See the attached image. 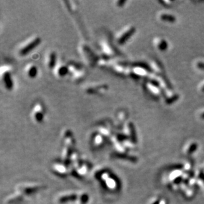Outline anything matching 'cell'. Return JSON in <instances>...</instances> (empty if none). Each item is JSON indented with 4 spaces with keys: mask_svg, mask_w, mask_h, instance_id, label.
<instances>
[{
    "mask_svg": "<svg viewBox=\"0 0 204 204\" xmlns=\"http://www.w3.org/2000/svg\"><path fill=\"white\" fill-rule=\"evenodd\" d=\"M95 176L103 182L105 187L110 191H116L120 188L119 179L108 170H101L95 173Z\"/></svg>",
    "mask_w": 204,
    "mask_h": 204,
    "instance_id": "6da1fadb",
    "label": "cell"
},
{
    "mask_svg": "<svg viewBox=\"0 0 204 204\" xmlns=\"http://www.w3.org/2000/svg\"><path fill=\"white\" fill-rule=\"evenodd\" d=\"M64 148L62 152V158L65 163H70V159L74 151L76 141L72 132L70 130H66L63 133Z\"/></svg>",
    "mask_w": 204,
    "mask_h": 204,
    "instance_id": "7a4b0ae2",
    "label": "cell"
},
{
    "mask_svg": "<svg viewBox=\"0 0 204 204\" xmlns=\"http://www.w3.org/2000/svg\"><path fill=\"white\" fill-rule=\"evenodd\" d=\"M79 51L87 65L93 66L97 64L99 58L97 57L87 44L81 43L79 46Z\"/></svg>",
    "mask_w": 204,
    "mask_h": 204,
    "instance_id": "3957f363",
    "label": "cell"
},
{
    "mask_svg": "<svg viewBox=\"0 0 204 204\" xmlns=\"http://www.w3.org/2000/svg\"><path fill=\"white\" fill-rule=\"evenodd\" d=\"M12 68L9 65H3L1 67V77L5 87L11 91L13 87V81L11 78Z\"/></svg>",
    "mask_w": 204,
    "mask_h": 204,
    "instance_id": "277c9868",
    "label": "cell"
},
{
    "mask_svg": "<svg viewBox=\"0 0 204 204\" xmlns=\"http://www.w3.org/2000/svg\"><path fill=\"white\" fill-rule=\"evenodd\" d=\"M40 42V38L39 36H34L29 38L25 42L19 50V53L21 56H25L32 50L35 47L37 46Z\"/></svg>",
    "mask_w": 204,
    "mask_h": 204,
    "instance_id": "5b68a950",
    "label": "cell"
},
{
    "mask_svg": "<svg viewBox=\"0 0 204 204\" xmlns=\"http://www.w3.org/2000/svg\"><path fill=\"white\" fill-rule=\"evenodd\" d=\"M100 46H101L102 58H106V59H112V58L116 56L115 49L107 39L102 40L100 43Z\"/></svg>",
    "mask_w": 204,
    "mask_h": 204,
    "instance_id": "8992f818",
    "label": "cell"
},
{
    "mask_svg": "<svg viewBox=\"0 0 204 204\" xmlns=\"http://www.w3.org/2000/svg\"><path fill=\"white\" fill-rule=\"evenodd\" d=\"M109 87L107 84H102V83H93L89 84L85 88V91L88 94H105L106 91L108 90Z\"/></svg>",
    "mask_w": 204,
    "mask_h": 204,
    "instance_id": "52a82bcc",
    "label": "cell"
},
{
    "mask_svg": "<svg viewBox=\"0 0 204 204\" xmlns=\"http://www.w3.org/2000/svg\"><path fill=\"white\" fill-rule=\"evenodd\" d=\"M45 109L40 103L35 104L32 111V119L37 123H41L44 118Z\"/></svg>",
    "mask_w": 204,
    "mask_h": 204,
    "instance_id": "ba28073f",
    "label": "cell"
},
{
    "mask_svg": "<svg viewBox=\"0 0 204 204\" xmlns=\"http://www.w3.org/2000/svg\"><path fill=\"white\" fill-rule=\"evenodd\" d=\"M111 70L114 74L121 77L129 76L131 74V70L128 66L121 62H116L111 67Z\"/></svg>",
    "mask_w": 204,
    "mask_h": 204,
    "instance_id": "9c48e42d",
    "label": "cell"
},
{
    "mask_svg": "<svg viewBox=\"0 0 204 204\" xmlns=\"http://www.w3.org/2000/svg\"><path fill=\"white\" fill-rule=\"evenodd\" d=\"M42 188V186H38V185L26 184L19 186L17 188V193H20V194L24 196V195L32 194V193L41 190Z\"/></svg>",
    "mask_w": 204,
    "mask_h": 204,
    "instance_id": "30bf717a",
    "label": "cell"
},
{
    "mask_svg": "<svg viewBox=\"0 0 204 204\" xmlns=\"http://www.w3.org/2000/svg\"><path fill=\"white\" fill-rule=\"evenodd\" d=\"M135 31H136V28L134 26H127L121 32L118 34L117 38V42L120 45L124 44L126 43L127 40H129V38L134 34Z\"/></svg>",
    "mask_w": 204,
    "mask_h": 204,
    "instance_id": "8fae6325",
    "label": "cell"
},
{
    "mask_svg": "<svg viewBox=\"0 0 204 204\" xmlns=\"http://www.w3.org/2000/svg\"><path fill=\"white\" fill-rule=\"evenodd\" d=\"M124 132L126 136L130 139L132 142L135 143L137 141L136 129L133 123L128 122L124 126Z\"/></svg>",
    "mask_w": 204,
    "mask_h": 204,
    "instance_id": "7c38bea8",
    "label": "cell"
},
{
    "mask_svg": "<svg viewBox=\"0 0 204 204\" xmlns=\"http://www.w3.org/2000/svg\"><path fill=\"white\" fill-rule=\"evenodd\" d=\"M90 170V165L85 162H81L76 169L73 170V174H75L77 178H83L88 173Z\"/></svg>",
    "mask_w": 204,
    "mask_h": 204,
    "instance_id": "4fadbf2b",
    "label": "cell"
},
{
    "mask_svg": "<svg viewBox=\"0 0 204 204\" xmlns=\"http://www.w3.org/2000/svg\"><path fill=\"white\" fill-rule=\"evenodd\" d=\"M52 170L54 173L61 177H65L68 174V168L65 163H54L52 166Z\"/></svg>",
    "mask_w": 204,
    "mask_h": 204,
    "instance_id": "5bb4252c",
    "label": "cell"
},
{
    "mask_svg": "<svg viewBox=\"0 0 204 204\" xmlns=\"http://www.w3.org/2000/svg\"><path fill=\"white\" fill-rule=\"evenodd\" d=\"M98 132L104 136L106 139L112 137V127L109 122H104L100 124L98 128Z\"/></svg>",
    "mask_w": 204,
    "mask_h": 204,
    "instance_id": "9a60e30c",
    "label": "cell"
},
{
    "mask_svg": "<svg viewBox=\"0 0 204 204\" xmlns=\"http://www.w3.org/2000/svg\"><path fill=\"white\" fill-rule=\"evenodd\" d=\"M106 138L104 136H102L99 132L95 133L92 137L91 142H92V145L95 148H100L102 147L105 144Z\"/></svg>",
    "mask_w": 204,
    "mask_h": 204,
    "instance_id": "2e32d148",
    "label": "cell"
},
{
    "mask_svg": "<svg viewBox=\"0 0 204 204\" xmlns=\"http://www.w3.org/2000/svg\"><path fill=\"white\" fill-rule=\"evenodd\" d=\"M54 68L55 75L59 78L64 77L69 74L68 66L64 65V64H58Z\"/></svg>",
    "mask_w": 204,
    "mask_h": 204,
    "instance_id": "e0dca14e",
    "label": "cell"
},
{
    "mask_svg": "<svg viewBox=\"0 0 204 204\" xmlns=\"http://www.w3.org/2000/svg\"><path fill=\"white\" fill-rule=\"evenodd\" d=\"M78 195L76 193H67V194L62 195L60 196L58 199V201L60 203H66L68 202H71V201H74L77 199Z\"/></svg>",
    "mask_w": 204,
    "mask_h": 204,
    "instance_id": "ac0fdd59",
    "label": "cell"
},
{
    "mask_svg": "<svg viewBox=\"0 0 204 204\" xmlns=\"http://www.w3.org/2000/svg\"><path fill=\"white\" fill-rule=\"evenodd\" d=\"M46 66L50 70L54 68L56 66V55L54 52H50L46 57Z\"/></svg>",
    "mask_w": 204,
    "mask_h": 204,
    "instance_id": "d6986e66",
    "label": "cell"
},
{
    "mask_svg": "<svg viewBox=\"0 0 204 204\" xmlns=\"http://www.w3.org/2000/svg\"><path fill=\"white\" fill-rule=\"evenodd\" d=\"M73 81L76 83H79L85 77V72L82 68H80L79 70L76 71L74 74L71 75Z\"/></svg>",
    "mask_w": 204,
    "mask_h": 204,
    "instance_id": "ffe728a7",
    "label": "cell"
},
{
    "mask_svg": "<svg viewBox=\"0 0 204 204\" xmlns=\"http://www.w3.org/2000/svg\"><path fill=\"white\" fill-rule=\"evenodd\" d=\"M26 75L30 78L36 77L38 74V69L34 64H28L26 67Z\"/></svg>",
    "mask_w": 204,
    "mask_h": 204,
    "instance_id": "44dd1931",
    "label": "cell"
},
{
    "mask_svg": "<svg viewBox=\"0 0 204 204\" xmlns=\"http://www.w3.org/2000/svg\"><path fill=\"white\" fill-rule=\"evenodd\" d=\"M23 197V195H22L20 193H16V194L13 195L12 196H10L9 198L7 199V203L8 204H13V203H17L19 201H21L22 200Z\"/></svg>",
    "mask_w": 204,
    "mask_h": 204,
    "instance_id": "7402d4cb",
    "label": "cell"
},
{
    "mask_svg": "<svg viewBox=\"0 0 204 204\" xmlns=\"http://www.w3.org/2000/svg\"><path fill=\"white\" fill-rule=\"evenodd\" d=\"M77 200L78 204H87L89 202V196L87 193L83 192L78 195Z\"/></svg>",
    "mask_w": 204,
    "mask_h": 204,
    "instance_id": "603a6c76",
    "label": "cell"
},
{
    "mask_svg": "<svg viewBox=\"0 0 204 204\" xmlns=\"http://www.w3.org/2000/svg\"><path fill=\"white\" fill-rule=\"evenodd\" d=\"M127 118V113L124 110H120L118 113L117 115V121L120 124H122V122H124L126 120Z\"/></svg>",
    "mask_w": 204,
    "mask_h": 204,
    "instance_id": "cb8c5ba5",
    "label": "cell"
},
{
    "mask_svg": "<svg viewBox=\"0 0 204 204\" xmlns=\"http://www.w3.org/2000/svg\"><path fill=\"white\" fill-rule=\"evenodd\" d=\"M161 19L163 21H167L168 22H174L175 21V17L172 15H162Z\"/></svg>",
    "mask_w": 204,
    "mask_h": 204,
    "instance_id": "d4e9b609",
    "label": "cell"
},
{
    "mask_svg": "<svg viewBox=\"0 0 204 204\" xmlns=\"http://www.w3.org/2000/svg\"><path fill=\"white\" fill-rule=\"evenodd\" d=\"M159 47L160 49L162 50H165L166 48H167V44H166V42L165 41H161V42L159 43Z\"/></svg>",
    "mask_w": 204,
    "mask_h": 204,
    "instance_id": "484cf974",
    "label": "cell"
},
{
    "mask_svg": "<svg viewBox=\"0 0 204 204\" xmlns=\"http://www.w3.org/2000/svg\"><path fill=\"white\" fill-rule=\"evenodd\" d=\"M125 3H126V1H124V0H120V1H116V5L118 6V7H122V6L124 5Z\"/></svg>",
    "mask_w": 204,
    "mask_h": 204,
    "instance_id": "4316f807",
    "label": "cell"
},
{
    "mask_svg": "<svg viewBox=\"0 0 204 204\" xmlns=\"http://www.w3.org/2000/svg\"><path fill=\"white\" fill-rule=\"evenodd\" d=\"M177 98H178V96H174V97H173L172 98V99H168V103H171L173 101H175V100L177 99Z\"/></svg>",
    "mask_w": 204,
    "mask_h": 204,
    "instance_id": "83f0119b",
    "label": "cell"
},
{
    "mask_svg": "<svg viewBox=\"0 0 204 204\" xmlns=\"http://www.w3.org/2000/svg\"><path fill=\"white\" fill-rule=\"evenodd\" d=\"M198 67L199 68L202 69V70H204V64L203 63H199L198 64Z\"/></svg>",
    "mask_w": 204,
    "mask_h": 204,
    "instance_id": "f1b7e54d",
    "label": "cell"
},
{
    "mask_svg": "<svg viewBox=\"0 0 204 204\" xmlns=\"http://www.w3.org/2000/svg\"><path fill=\"white\" fill-rule=\"evenodd\" d=\"M201 117H202L203 118H204V114H203L202 115H201Z\"/></svg>",
    "mask_w": 204,
    "mask_h": 204,
    "instance_id": "f546056e",
    "label": "cell"
},
{
    "mask_svg": "<svg viewBox=\"0 0 204 204\" xmlns=\"http://www.w3.org/2000/svg\"><path fill=\"white\" fill-rule=\"evenodd\" d=\"M203 90H204V88H203Z\"/></svg>",
    "mask_w": 204,
    "mask_h": 204,
    "instance_id": "4dcf8cb0",
    "label": "cell"
}]
</instances>
